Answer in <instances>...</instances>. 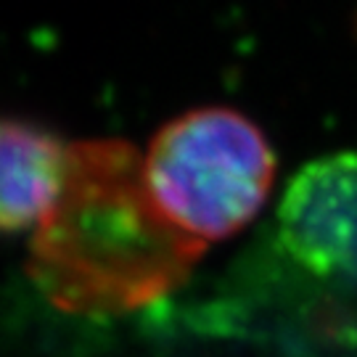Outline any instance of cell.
<instances>
[{"label":"cell","mask_w":357,"mask_h":357,"mask_svg":"<svg viewBox=\"0 0 357 357\" xmlns=\"http://www.w3.org/2000/svg\"><path fill=\"white\" fill-rule=\"evenodd\" d=\"M204 249L175 230L128 141H77L64 193L32 233L26 270L45 299L77 315H116L162 299Z\"/></svg>","instance_id":"obj_1"},{"label":"cell","mask_w":357,"mask_h":357,"mask_svg":"<svg viewBox=\"0 0 357 357\" xmlns=\"http://www.w3.org/2000/svg\"><path fill=\"white\" fill-rule=\"evenodd\" d=\"M143 180L167 222L206 249L259 215L275 183V153L249 116L206 106L153 132Z\"/></svg>","instance_id":"obj_2"},{"label":"cell","mask_w":357,"mask_h":357,"mask_svg":"<svg viewBox=\"0 0 357 357\" xmlns=\"http://www.w3.org/2000/svg\"><path fill=\"white\" fill-rule=\"evenodd\" d=\"M278 238L307 273L357 281V151L312 159L286 183Z\"/></svg>","instance_id":"obj_3"},{"label":"cell","mask_w":357,"mask_h":357,"mask_svg":"<svg viewBox=\"0 0 357 357\" xmlns=\"http://www.w3.org/2000/svg\"><path fill=\"white\" fill-rule=\"evenodd\" d=\"M72 143L35 122L0 116V233H35L66 185Z\"/></svg>","instance_id":"obj_4"}]
</instances>
